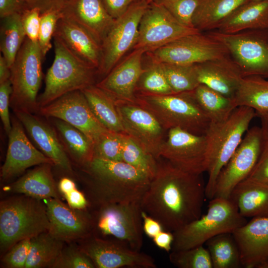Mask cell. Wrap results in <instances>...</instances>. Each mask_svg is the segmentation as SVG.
Wrapping results in <instances>:
<instances>
[{
    "instance_id": "cell-42",
    "label": "cell",
    "mask_w": 268,
    "mask_h": 268,
    "mask_svg": "<svg viewBox=\"0 0 268 268\" xmlns=\"http://www.w3.org/2000/svg\"><path fill=\"white\" fill-rule=\"evenodd\" d=\"M121 133L107 131L94 143V157L123 161Z\"/></svg>"
},
{
    "instance_id": "cell-27",
    "label": "cell",
    "mask_w": 268,
    "mask_h": 268,
    "mask_svg": "<svg viewBox=\"0 0 268 268\" xmlns=\"http://www.w3.org/2000/svg\"><path fill=\"white\" fill-rule=\"evenodd\" d=\"M268 30V0H250L236 9L216 30L232 34L241 31Z\"/></svg>"
},
{
    "instance_id": "cell-30",
    "label": "cell",
    "mask_w": 268,
    "mask_h": 268,
    "mask_svg": "<svg viewBox=\"0 0 268 268\" xmlns=\"http://www.w3.org/2000/svg\"><path fill=\"white\" fill-rule=\"evenodd\" d=\"M52 164L38 165L14 183L11 191L38 200L58 199L56 186L51 171Z\"/></svg>"
},
{
    "instance_id": "cell-32",
    "label": "cell",
    "mask_w": 268,
    "mask_h": 268,
    "mask_svg": "<svg viewBox=\"0 0 268 268\" xmlns=\"http://www.w3.org/2000/svg\"><path fill=\"white\" fill-rule=\"evenodd\" d=\"M55 126L65 148L86 167L94 158V143L81 131L64 121L55 118Z\"/></svg>"
},
{
    "instance_id": "cell-54",
    "label": "cell",
    "mask_w": 268,
    "mask_h": 268,
    "mask_svg": "<svg viewBox=\"0 0 268 268\" xmlns=\"http://www.w3.org/2000/svg\"><path fill=\"white\" fill-rule=\"evenodd\" d=\"M64 195L69 206L73 209H83L88 205V201L84 195L76 188Z\"/></svg>"
},
{
    "instance_id": "cell-19",
    "label": "cell",
    "mask_w": 268,
    "mask_h": 268,
    "mask_svg": "<svg viewBox=\"0 0 268 268\" xmlns=\"http://www.w3.org/2000/svg\"><path fill=\"white\" fill-rule=\"evenodd\" d=\"M8 136L5 160L1 168L0 175L3 179L16 176L33 166L54 164L50 158L31 142L25 134L23 125L17 118H12L11 129Z\"/></svg>"
},
{
    "instance_id": "cell-9",
    "label": "cell",
    "mask_w": 268,
    "mask_h": 268,
    "mask_svg": "<svg viewBox=\"0 0 268 268\" xmlns=\"http://www.w3.org/2000/svg\"><path fill=\"white\" fill-rule=\"evenodd\" d=\"M205 33L226 48L243 77L268 78V30H248L232 34L217 30Z\"/></svg>"
},
{
    "instance_id": "cell-43",
    "label": "cell",
    "mask_w": 268,
    "mask_h": 268,
    "mask_svg": "<svg viewBox=\"0 0 268 268\" xmlns=\"http://www.w3.org/2000/svg\"><path fill=\"white\" fill-rule=\"evenodd\" d=\"M200 0H158L179 22L183 25L194 28L192 19Z\"/></svg>"
},
{
    "instance_id": "cell-57",
    "label": "cell",
    "mask_w": 268,
    "mask_h": 268,
    "mask_svg": "<svg viewBox=\"0 0 268 268\" xmlns=\"http://www.w3.org/2000/svg\"><path fill=\"white\" fill-rule=\"evenodd\" d=\"M76 188L74 182L71 179L65 177L62 178L59 183V189L65 195Z\"/></svg>"
},
{
    "instance_id": "cell-37",
    "label": "cell",
    "mask_w": 268,
    "mask_h": 268,
    "mask_svg": "<svg viewBox=\"0 0 268 268\" xmlns=\"http://www.w3.org/2000/svg\"><path fill=\"white\" fill-rule=\"evenodd\" d=\"M63 241L48 231L30 239V248L25 268L52 267L63 250Z\"/></svg>"
},
{
    "instance_id": "cell-33",
    "label": "cell",
    "mask_w": 268,
    "mask_h": 268,
    "mask_svg": "<svg viewBox=\"0 0 268 268\" xmlns=\"http://www.w3.org/2000/svg\"><path fill=\"white\" fill-rule=\"evenodd\" d=\"M233 99L236 107H251L257 114L268 112V79L256 75L243 77Z\"/></svg>"
},
{
    "instance_id": "cell-38",
    "label": "cell",
    "mask_w": 268,
    "mask_h": 268,
    "mask_svg": "<svg viewBox=\"0 0 268 268\" xmlns=\"http://www.w3.org/2000/svg\"><path fill=\"white\" fill-rule=\"evenodd\" d=\"M121 137L122 161L143 173L151 180L156 172L157 159L127 134H121Z\"/></svg>"
},
{
    "instance_id": "cell-22",
    "label": "cell",
    "mask_w": 268,
    "mask_h": 268,
    "mask_svg": "<svg viewBox=\"0 0 268 268\" xmlns=\"http://www.w3.org/2000/svg\"><path fill=\"white\" fill-rule=\"evenodd\" d=\"M50 222L49 232L61 241L87 238L93 230L92 216L86 212L75 211L58 199L44 200Z\"/></svg>"
},
{
    "instance_id": "cell-14",
    "label": "cell",
    "mask_w": 268,
    "mask_h": 268,
    "mask_svg": "<svg viewBox=\"0 0 268 268\" xmlns=\"http://www.w3.org/2000/svg\"><path fill=\"white\" fill-rule=\"evenodd\" d=\"M159 157L183 171L202 174L206 172L208 163L205 135L180 128L169 129L160 149Z\"/></svg>"
},
{
    "instance_id": "cell-44",
    "label": "cell",
    "mask_w": 268,
    "mask_h": 268,
    "mask_svg": "<svg viewBox=\"0 0 268 268\" xmlns=\"http://www.w3.org/2000/svg\"><path fill=\"white\" fill-rule=\"evenodd\" d=\"M61 16L59 10H51L41 14L38 42L44 58L52 47L51 39Z\"/></svg>"
},
{
    "instance_id": "cell-39",
    "label": "cell",
    "mask_w": 268,
    "mask_h": 268,
    "mask_svg": "<svg viewBox=\"0 0 268 268\" xmlns=\"http://www.w3.org/2000/svg\"><path fill=\"white\" fill-rule=\"evenodd\" d=\"M159 63L175 93L193 91L200 84L195 65Z\"/></svg>"
},
{
    "instance_id": "cell-5",
    "label": "cell",
    "mask_w": 268,
    "mask_h": 268,
    "mask_svg": "<svg viewBox=\"0 0 268 268\" xmlns=\"http://www.w3.org/2000/svg\"><path fill=\"white\" fill-rule=\"evenodd\" d=\"M247 222L230 198H213L210 200L206 214L173 232L171 251L203 245L213 237L232 233Z\"/></svg>"
},
{
    "instance_id": "cell-49",
    "label": "cell",
    "mask_w": 268,
    "mask_h": 268,
    "mask_svg": "<svg viewBox=\"0 0 268 268\" xmlns=\"http://www.w3.org/2000/svg\"><path fill=\"white\" fill-rule=\"evenodd\" d=\"M247 179L268 184V137L265 135L260 157Z\"/></svg>"
},
{
    "instance_id": "cell-55",
    "label": "cell",
    "mask_w": 268,
    "mask_h": 268,
    "mask_svg": "<svg viewBox=\"0 0 268 268\" xmlns=\"http://www.w3.org/2000/svg\"><path fill=\"white\" fill-rule=\"evenodd\" d=\"M152 240L154 244L159 248L167 252L171 251L174 240L172 232L164 230L157 234Z\"/></svg>"
},
{
    "instance_id": "cell-16",
    "label": "cell",
    "mask_w": 268,
    "mask_h": 268,
    "mask_svg": "<svg viewBox=\"0 0 268 268\" xmlns=\"http://www.w3.org/2000/svg\"><path fill=\"white\" fill-rule=\"evenodd\" d=\"M115 101L125 133L146 151L158 159L167 131L153 114L137 102Z\"/></svg>"
},
{
    "instance_id": "cell-50",
    "label": "cell",
    "mask_w": 268,
    "mask_h": 268,
    "mask_svg": "<svg viewBox=\"0 0 268 268\" xmlns=\"http://www.w3.org/2000/svg\"><path fill=\"white\" fill-rule=\"evenodd\" d=\"M68 0H24L27 8H36L42 13L51 10L61 11Z\"/></svg>"
},
{
    "instance_id": "cell-29",
    "label": "cell",
    "mask_w": 268,
    "mask_h": 268,
    "mask_svg": "<svg viewBox=\"0 0 268 268\" xmlns=\"http://www.w3.org/2000/svg\"><path fill=\"white\" fill-rule=\"evenodd\" d=\"M251 0H200L194 14V27L201 32L217 30L236 9Z\"/></svg>"
},
{
    "instance_id": "cell-28",
    "label": "cell",
    "mask_w": 268,
    "mask_h": 268,
    "mask_svg": "<svg viewBox=\"0 0 268 268\" xmlns=\"http://www.w3.org/2000/svg\"><path fill=\"white\" fill-rule=\"evenodd\" d=\"M230 198L243 217H268V184L246 179L233 189Z\"/></svg>"
},
{
    "instance_id": "cell-6",
    "label": "cell",
    "mask_w": 268,
    "mask_h": 268,
    "mask_svg": "<svg viewBox=\"0 0 268 268\" xmlns=\"http://www.w3.org/2000/svg\"><path fill=\"white\" fill-rule=\"evenodd\" d=\"M50 222L40 200L29 196L3 201L0 206V244L2 251L17 242L48 232Z\"/></svg>"
},
{
    "instance_id": "cell-17",
    "label": "cell",
    "mask_w": 268,
    "mask_h": 268,
    "mask_svg": "<svg viewBox=\"0 0 268 268\" xmlns=\"http://www.w3.org/2000/svg\"><path fill=\"white\" fill-rule=\"evenodd\" d=\"M39 111L44 116L61 120L77 128L94 143L109 131L95 117L81 90L65 94Z\"/></svg>"
},
{
    "instance_id": "cell-51",
    "label": "cell",
    "mask_w": 268,
    "mask_h": 268,
    "mask_svg": "<svg viewBox=\"0 0 268 268\" xmlns=\"http://www.w3.org/2000/svg\"><path fill=\"white\" fill-rule=\"evenodd\" d=\"M109 14L115 19L122 16L134 0H102Z\"/></svg>"
},
{
    "instance_id": "cell-2",
    "label": "cell",
    "mask_w": 268,
    "mask_h": 268,
    "mask_svg": "<svg viewBox=\"0 0 268 268\" xmlns=\"http://www.w3.org/2000/svg\"><path fill=\"white\" fill-rule=\"evenodd\" d=\"M89 192L98 207L110 203L140 202L150 179L124 161L94 157L86 166Z\"/></svg>"
},
{
    "instance_id": "cell-35",
    "label": "cell",
    "mask_w": 268,
    "mask_h": 268,
    "mask_svg": "<svg viewBox=\"0 0 268 268\" xmlns=\"http://www.w3.org/2000/svg\"><path fill=\"white\" fill-rule=\"evenodd\" d=\"M204 244L210 255L213 268L242 267L240 252L232 233L215 236Z\"/></svg>"
},
{
    "instance_id": "cell-53",
    "label": "cell",
    "mask_w": 268,
    "mask_h": 268,
    "mask_svg": "<svg viewBox=\"0 0 268 268\" xmlns=\"http://www.w3.org/2000/svg\"><path fill=\"white\" fill-rule=\"evenodd\" d=\"M141 215L143 231L148 237L153 239L157 234L164 230L159 221L142 210Z\"/></svg>"
},
{
    "instance_id": "cell-21",
    "label": "cell",
    "mask_w": 268,
    "mask_h": 268,
    "mask_svg": "<svg viewBox=\"0 0 268 268\" xmlns=\"http://www.w3.org/2000/svg\"><path fill=\"white\" fill-rule=\"evenodd\" d=\"M232 233L242 267L268 268V217H253Z\"/></svg>"
},
{
    "instance_id": "cell-47",
    "label": "cell",
    "mask_w": 268,
    "mask_h": 268,
    "mask_svg": "<svg viewBox=\"0 0 268 268\" xmlns=\"http://www.w3.org/2000/svg\"><path fill=\"white\" fill-rule=\"evenodd\" d=\"M41 13L36 8H27L21 13V21L26 36L33 42H38Z\"/></svg>"
},
{
    "instance_id": "cell-11",
    "label": "cell",
    "mask_w": 268,
    "mask_h": 268,
    "mask_svg": "<svg viewBox=\"0 0 268 268\" xmlns=\"http://www.w3.org/2000/svg\"><path fill=\"white\" fill-rule=\"evenodd\" d=\"M148 5L145 0L133 3L115 22L101 43L99 75L106 76L136 43L141 19Z\"/></svg>"
},
{
    "instance_id": "cell-7",
    "label": "cell",
    "mask_w": 268,
    "mask_h": 268,
    "mask_svg": "<svg viewBox=\"0 0 268 268\" xmlns=\"http://www.w3.org/2000/svg\"><path fill=\"white\" fill-rule=\"evenodd\" d=\"M55 57L45 79V88L38 97V106H44L67 93L81 90L95 83L98 69L75 56L54 38Z\"/></svg>"
},
{
    "instance_id": "cell-3",
    "label": "cell",
    "mask_w": 268,
    "mask_h": 268,
    "mask_svg": "<svg viewBox=\"0 0 268 268\" xmlns=\"http://www.w3.org/2000/svg\"><path fill=\"white\" fill-rule=\"evenodd\" d=\"M256 111L251 107H237L225 121L211 123L205 134L207 141L208 179L206 198L214 197L217 178L242 141Z\"/></svg>"
},
{
    "instance_id": "cell-24",
    "label": "cell",
    "mask_w": 268,
    "mask_h": 268,
    "mask_svg": "<svg viewBox=\"0 0 268 268\" xmlns=\"http://www.w3.org/2000/svg\"><path fill=\"white\" fill-rule=\"evenodd\" d=\"M13 111L38 149L55 165L65 170L71 171L65 148L56 130L32 113L23 110Z\"/></svg>"
},
{
    "instance_id": "cell-41",
    "label": "cell",
    "mask_w": 268,
    "mask_h": 268,
    "mask_svg": "<svg viewBox=\"0 0 268 268\" xmlns=\"http://www.w3.org/2000/svg\"><path fill=\"white\" fill-rule=\"evenodd\" d=\"M169 258L172 264L179 268H213L209 252L203 245L171 251Z\"/></svg>"
},
{
    "instance_id": "cell-52",
    "label": "cell",
    "mask_w": 268,
    "mask_h": 268,
    "mask_svg": "<svg viewBox=\"0 0 268 268\" xmlns=\"http://www.w3.org/2000/svg\"><path fill=\"white\" fill-rule=\"evenodd\" d=\"M27 9L24 0H0V18Z\"/></svg>"
},
{
    "instance_id": "cell-34",
    "label": "cell",
    "mask_w": 268,
    "mask_h": 268,
    "mask_svg": "<svg viewBox=\"0 0 268 268\" xmlns=\"http://www.w3.org/2000/svg\"><path fill=\"white\" fill-rule=\"evenodd\" d=\"M197 102L211 123L226 120L237 107L233 99L203 84L193 91Z\"/></svg>"
},
{
    "instance_id": "cell-58",
    "label": "cell",
    "mask_w": 268,
    "mask_h": 268,
    "mask_svg": "<svg viewBox=\"0 0 268 268\" xmlns=\"http://www.w3.org/2000/svg\"><path fill=\"white\" fill-rule=\"evenodd\" d=\"M257 116L261 120V128L263 129L264 135L268 137V111L258 113Z\"/></svg>"
},
{
    "instance_id": "cell-1",
    "label": "cell",
    "mask_w": 268,
    "mask_h": 268,
    "mask_svg": "<svg viewBox=\"0 0 268 268\" xmlns=\"http://www.w3.org/2000/svg\"><path fill=\"white\" fill-rule=\"evenodd\" d=\"M157 161L156 172L140 205L165 230L173 232L201 217L206 184L202 174L183 171L162 157Z\"/></svg>"
},
{
    "instance_id": "cell-48",
    "label": "cell",
    "mask_w": 268,
    "mask_h": 268,
    "mask_svg": "<svg viewBox=\"0 0 268 268\" xmlns=\"http://www.w3.org/2000/svg\"><path fill=\"white\" fill-rule=\"evenodd\" d=\"M12 91V88L10 79L0 84V116L4 130L7 135L11 129L9 106Z\"/></svg>"
},
{
    "instance_id": "cell-60",
    "label": "cell",
    "mask_w": 268,
    "mask_h": 268,
    "mask_svg": "<svg viewBox=\"0 0 268 268\" xmlns=\"http://www.w3.org/2000/svg\"></svg>"
},
{
    "instance_id": "cell-36",
    "label": "cell",
    "mask_w": 268,
    "mask_h": 268,
    "mask_svg": "<svg viewBox=\"0 0 268 268\" xmlns=\"http://www.w3.org/2000/svg\"><path fill=\"white\" fill-rule=\"evenodd\" d=\"M0 49L10 67L26 36L21 21V13L1 18Z\"/></svg>"
},
{
    "instance_id": "cell-40",
    "label": "cell",
    "mask_w": 268,
    "mask_h": 268,
    "mask_svg": "<svg viewBox=\"0 0 268 268\" xmlns=\"http://www.w3.org/2000/svg\"><path fill=\"white\" fill-rule=\"evenodd\" d=\"M137 91L139 94L157 95L175 93L160 64L153 61L141 74L136 86V93Z\"/></svg>"
},
{
    "instance_id": "cell-25",
    "label": "cell",
    "mask_w": 268,
    "mask_h": 268,
    "mask_svg": "<svg viewBox=\"0 0 268 268\" xmlns=\"http://www.w3.org/2000/svg\"><path fill=\"white\" fill-rule=\"evenodd\" d=\"M53 37L61 41L77 58L98 69L102 56L101 44L83 28L61 17Z\"/></svg>"
},
{
    "instance_id": "cell-31",
    "label": "cell",
    "mask_w": 268,
    "mask_h": 268,
    "mask_svg": "<svg viewBox=\"0 0 268 268\" xmlns=\"http://www.w3.org/2000/svg\"><path fill=\"white\" fill-rule=\"evenodd\" d=\"M81 91L92 112L105 128L112 132L125 133L113 97L96 84Z\"/></svg>"
},
{
    "instance_id": "cell-8",
    "label": "cell",
    "mask_w": 268,
    "mask_h": 268,
    "mask_svg": "<svg viewBox=\"0 0 268 268\" xmlns=\"http://www.w3.org/2000/svg\"><path fill=\"white\" fill-rule=\"evenodd\" d=\"M43 59L38 42L26 37L10 67V106L13 111L33 113L39 110L37 94L42 79Z\"/></svg>"
},
{
    "instance_id": "cell-15",
    "label": "cell",
    "mask_w": 268,
    "mask_h": 268,
    "mask_svg": "<svg viewBox=\"0 0 268 268\" xmlns=\"http://www.w3.org/2000/svg\"><path fill=\"white\" fill-rule=\"evenodd\" d=\"M201 32L179 22L159 2L148 5L140 21L133 49L151 51L183 36Z\"/></svg>"
},
{
    "instance_id": "cell-18",
    "label": "cell",
    "mask_w": 268,
    "mask_h": 268,
    "mask_svg": "<svg viewBox=\"0 0 268 268\" xmlns=\"http://www.w3.org/2000/svg\"><path fill=\"white\" fill-rule=\"evenodd\" d=\"M81 250L98 268H156L150 255L132 249L126 243L114 238L106 240L94 235L86 238Z\"/></svg>"
},
{
    "instance_id": "cell-56",
    "label": "cell",
    "mask_w": 268,
    "mask_h": 268,
    "mask_svg": "<svg viewBox=\"0 0 268 268\" xmlns=\"http://www.w3.org/2000/svg\"><path fill=\"white\" fill-rule=\"evenodd\" d=\"M10 74V67L1 54L0 56V84L9 80Z\"/></svg>"
},
{
    "instance_id": "cell-10",
    "label": "cell",
    "mask_w": 268,
    "mask_h": 268,
    "mask_svg": "<svg viewBox=\"0 0 268 268\" xmlns=\"http://www.w3.org/2000/svg\"><path fill=\"white\" fill-rule=\"evenodd\" d=\"M98 208L95 216H92L93 229L140 251L144 232L140 202L110 203Z\"/></svg>"
},
{
    "instance_id": "cell-23",
    "label": "cell",
    "mask_w": 268,
    "mask_h": 268,
    "mask_svg": "<svg viewBox=\"0 0 268 268\" xmlns=\"http://www.w3.org/2000/svg\"><path fill=\"white\" fill-rule=\"evenodd\" d=\"M60 12L61 17L78 24L101 45L115 20L102 0H68Z\"/></svg>"
},
{
    "instance_id": "cell-4",
    "label": "cell",
    "mask_w": 268,
    "mask_h": 268,
    "mask_svg": "<svg viewBox=\"0 0 268 268\" xmlns=\"http://www.w3.org/2000/svg\"><path fill=\"white\" fill-rule=\"evenodd\" d=\"M136 96V102L153 114L167 131L180 128L205 135L211 123L193 91L164 95L137 93Z\"/></svg>"
},
{
    "instance_id": "cell-26",
    "label": "cell",
    "mask_w": 268,
    "mask_h": 268,
    "mask_svg": "<svg viewBox=\"0 0 268 268\" xmlns=\"http://www.w3.org/2000/svg\"><path fill=\"white\" fill-rule=\"evenodd\" d=\"M195 66L200 84L234 98L243 77L230 56L195 64Z\"/></svg>"
},
{
    "instance_id": "cell-12",
    "label": "cell",
    "mask_w": 268,
    "mask_h": 268,
    "mask_svg": "<svg viewBox=\"0 0 268 268\" xmlns=\"http://www.w3.org/2000/svg\"><path fill=\"white\" fill-rule=\"evenodd\" d=\"M151 61L191 65L229 56L222 43L205 32L189 34L150 52Z\"/></svg>"
},
{
    "instance_id": "cell-59",
    "label": "cell",
    "mask_w": 268,
    "mask_h": 268,
    "mask_svg": "<svg viewBox=\"0 0 268 268\" xmlns=\"http://www.w3.org/2000/svg\"></svg>"
},
{
    "instance_id": "cell-13",
    "label": "cell",
    "mask_w": 268,
    "mask_h": 268,
    "mask_svg": "<svg viewBox=\"0 0 268 268\" xmlns=\"http://www.w3.org/2000/svg\"><path fill=\"white\" fill-rule=\"evenodd\" d=\"M264 139L261 127L249 129L239 146L219 173L213 198H230L235 187L249 177L260 157Z\"/></svg>"
},
{
    "instance_id": "cell-45",
    "label": "cell",
    "mask_w": 268,
    "mask_h": 268,
    "mask_svg": "<svg viewBox=\"0 0 268 268\" xmlns=\"http://www.w3.org/2000/svg\"><path fill=\"white\" fill-rule=\"evenodd\" d=\"M51 267L58 268H94L92 260L81 249L68 247L62 250Z\"/></svg>"
},
{
    "instance_id": "cell-20",
    "label": "cell",
    "mask_w": 268,
    "mask_h": 268,
    "mask_svg": "<svg viewBox=\"0 0 268 268\" xmlns=\"http://www.w3.org/2000/svg\"><path fill=\"white\" fill-rule=\"evenodd\" d=\"M144 53V49H133L96 85L115 100L136 102V86L144 69L142 65Z\"/></svg>"
},
{
    "instance_id": "cell-46",
    "label": "cell",
    "mask_w": 268,
    "mask_h": 268,
    "mask_svg": "<svg viewBox=\"0 0 268 268\" xmlns=\"http://www.w3.org/2000/svg\"><path fill=\"white\" fill-rule=\"evenodd\" d=\"M30 239L22 240L9 249L2 259L5 266L10 268H25L30 251Z\"/></svg>"
}]
</instances>
